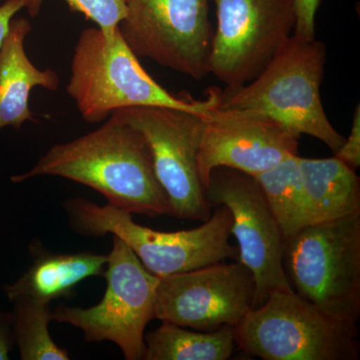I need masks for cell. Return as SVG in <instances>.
Listing matches in <instances>:
<instances>
[{"mask_svg":"<svg viewBox=\"0 0 360 360\" xmlns=\"http://www.w3.org/2000/svg\"><path fill=\"white\" fill-rule=\"evenodd\" d=\"M44 175L89 186L103 194L108 205L131 214L172 215L148 141L120 110L94 131L52 146L32 169L11 179L20 184Z\"/></svg>","mask_w":360,"mask_h":360,"instance_id":"cell-1","label":"cell"},{"mask_svg":"<svg viewBox=\"0 0 360 360\" xmlns=\"http://www.w3.org/2000/svg\"><path fill=\"white\" fill-rule=\"evenodd\" d=\"M220 90L212 87L205 99L189 94L174 96L144 70L118 28L115 42L108 45L98 27L80 33L66 87L89 123L103 122L115 111L129 108H169L205 115L219 106Z\"/></svg>","mask_w":360,"mask_h":360,"instance_id":"cell-2","label":"cell"},{"mask_svg":"<svg viewBox=\"0 0 360 360\" xmlns=\"http://www.w3.org/2000/svg\"><path fill=\"white\" fill-rule=\"evenodd\" d=\"M326 56L323 42L292 34L255 79L220 90L219 108L262 113L298 139H319L335 155L345 137L329 122L321 101Z\"/></svg>","mask_w":360,"mask_h":360,"instance_id":"cell-3","label":"cell"},{"mask_svg":"<svg viewBox=\"0 0 360 360\" xmlns=\"http://www.w3.org/2000/svg\"><path fill=\"white\" fill-rule=\"evenodd\" d=\"M68 224L75 233L87 238L117 236L129 246L148 271L158 277L191 271L238 258L231 245L232 215L224 205L200 226L188 231L165 232L142 226L131 213L110 205L101 206L82 198L63 203Z\"/></svg>","mask_w":360,"mask_h":360,"instance_id":"cell-4","label":"cell"},{"mask_svg":"<svg viewBox=\"0 0 360 360\" xmlns=\"http://www.w3.org/2000/svg\"><path fill=\"white\" fill-rule=\"evenodd\" d=\"M236 345L264 360H357V323L338 319L295 291H274L234 328Z\"/></svg>","mask_w":360,"mask_h":360,"instance_id":"cell-5","label":"cell"},{"mask_svg":"<svg viewBox=\"0 0 360 360\" xmlns=\"http://www.w3.org/2000/svg\"><path fill=\"white\" fill-rule=\"evenodd\" d=\"M286 277L296 295L338 319L360 317V210L309 224L286 239Z\"/></svg>","mask_w":360,"mask_h":360,"instance_id":"cell-6","label":"cell"},{"mask_svg":"<svg viewBox=\"0 0 360 360\" xmlns=\"http://www.w3.org/2000/svg\"><path fill=\"white\" fill-rule=\"evenodd\" d=\"M103 276L106 290L101 302L87 309L59 304L52 311V321L82 329L89 342L115 343L127 360L143 359L144 333L155 319L160 277L148 271L129 246L115 236Z\"/></svg>","mask_w":360,"mask_h":360,"instance_id":"cell-7","label":"cell"},{"mask_svg":"<svg viewBox=\"0 0 360 360\" xmlns=\"http://www.w3.org/2000/svg\"><path fill=\"white\" fill-rule=\"evenodd\" d=\"M118 30L137 58L194 80L210 73V0H129Z\"/></svg>","mask_w":360,"mask_h":360,"instance_id":"cell-8","label":"cell"},{"mask_svg":"<svg viewBox=\"0 0 360 360\" xmlns=\"http://www.w3.org/2000/svg\"><path fill=\"white\" fill-rule=\"evenodd\" d=\"M210 73L236 89L255 79L293 34L295 0H213Z\"/></svg>","mask_w":360,"mask_h":360,"instance_id":"cell-9","label":"cell"},{"mask_svg":"<svg viewBox=\"0 0 360 360\" xmlns=\"http://www.w3.org/2000/svg\"><path fill=\"white\" fill-rule=\"evenodd\" d=\"M205 191L212 207L224 205L231 213L238 260L255 277L253 309L274 291H293L283 267L285 239L257 179L238 170L217 167L210 174Z\"/></svg>","mask_w":360,"mask_h":360,"instance_id":"cell-10","label":"cell"},{"mask_svg":"<svg viewBox=\"0 0 360 360\" xmlns=\"http://www.w3.org/2000/svg\"><path fill=\"white\" fill-rule=\"evenodd\" d=\"M118 110L148 141L156 177L167 195L172 217L203 222L210 219L212 206L206 200L198 168L207 113L169 108Z\"/></svg>","mask_w":360,"mask_h":360,"instance_id":"cell-11","label":"cell"},{"mask_svg":"<svg viewBox=\"0 0 360 360\" xmlns=\"http://www.w3.org/2000/svg\"><path fill=\"white\" fill-rule=\"evenodd\" d=\"M255 281L243 262L215 264L160 277L155 319L194 330L236 328L253 309Z\"/></svg>","mask_w":360,"mask_h":360,"instance_id":"cell-12","label":"cell"},{"mask_svg":"<svg viewBox=\"0 0 360 360\" xmlns=\"http://www.w3.org/2000/svg\"><path fill=\"white\" fill-rule=\"evenodd\" d=\"M300 139L269 116L257 111L224 110L219 106L205 116L198 168L203 186L217 167L251 176L298 155Z\"/></svg>","mask_w":360,"mask_h":360,"instance_id":"cell-13","label":"cell"},{"mask_svg":"<svg viewBox=\"0 0 360 360\" xmlns=\"http://www.w3.org/2000/svg\"><path fill=\"white\" fill-rule=\"evenodd\" d=\"M32 264L13 284L4 288L11 302L20 298L51 304L73 295L75 288L89 277L103 276L108 255L89 251L59 253L34 240L30 246Z\"/></svg>","mask_w":360,"mask_h":360,"instance_id":"cell-14","label":"cell"},{"mask_svg":"<svg viewBox=\"0 0 360 360\" xmlns=\"http://www.w3.org/2000/svg\"><path fill=\"white\" fill-rule=\"evenodd\" d=\"M30 32V21L13 18L0 51V129L20 130L28 120L37 122L28 103L30 91L35 86L54 91L59 85L56 71L39 70L26 56L25 40Z\"/></svg>","mask_w":360,"mask_h":360,"instance_id":"cell-15","label":"cell"},{"mask_svg":"<svg viewBox=\"0 0 360 360\" xmlns=\"http://www.w3.org/2000/svg\"><path fill=\"white\" fill-rule=\"evenodd\" d=\"M307 225L347 217L360 210V180L355 169L333 156L298 155Z\"/></svg>","mask_w":360,"mask_h":360,"instance_id":"cell-16","label":"cell"},{"mask_svg":"<svg viewBox=\"0 0 360 360\" xmlns=\"http://www.w3.org/2000/svg\"><path fill=\"white\" fill-rule=\"evenodd\" d=\"M144 342L146 360H226L236 347L233 326L193 331L165 321L144 335Z\"/></svg>","mask_w":360,"mask_h":360,"instance_id":"cell-17","label":"cell"},{"mask_svg":"<svg viewBox=\"0 0 360 360\" xmlns=\"http://www.w3.org/2000/svg\"><path fill=\"white\" fill-rule=\"evenodd\" d=\"M253 177L259 184L285 240L307 226V207L298 155L290 156Z\"/></svg>","mask_w":360,"mask_h":360,"instance_id":"cell-18","label":"cell"},{"mask_svg":"<svg viewBox=\"0 0 360 360\" xmlns=\"http://www.w3.org/2000/svg\"><path fill=\"white\" fill-rule=\"evenodd\" d=\"M14 341L22 360H68L65 348L58 347L49 333L52 310L49 304L27 298L14 300Z\"/></svg>","mask_w":360,"mask_h":360,"instance_id":"cell-19","label":"cell"},{"mask_svg":"<svg viewBox=\"0 0 360 360\" xmlns=\"http://www.w3.org/2000/svg\"><path fill=\"white\" fill-rule=\"evenodd\" d=\"M44 0H23L32 18H37ZM71 11L84 14L85 18L96 23L103 32L108 45L115 42L116 30L127 15L129 0H65Z\"/></svg>","mask_w":360,"mask_h":360,"instance_id":"cell-20","label":"cell"},{"mask_svg":"<svg viewBox=\"0 0 360 360\" xmlns=\"http://www.w3.org/2000/svg\"><path fill=\"white\" fill-rule=\"evenodd\" d=\"M321 0H295V26L293 34L302 39H316L315 20Z\"/></svg>","mask_w":360,"mask_h":360,"instance_id":"cell-21","label":"cell"},{"mask_svg":"<svg viewBox=\"0 0 360 360\" xmlns=\"http://www.w3.org/2000/svg\"><path fill=\"white\" fill-rule=\"evenodd\" d=\"M335 156L356 170L360 165V108L357 104L352 120V130L345 143Z\"/></svg>","mask_w":360,"mask_h":360,"instance_id":"cell-22","label":"cell"},{"mask_svg":"<svg viewBox=\"0 0 360 360\" xmlns=\"http://www.w3.org/2000/svg\"><path fill=\"white\" fill-rule=\"evenodd\" d=\"M14 343L13 314L0 311V360L9 359Z\"/></svg>","mask_w":360,"mask_h":360,"instance_id":"cell-23","label":"cell"},{"mask_svg":"<svg viewBox=\"0 0 360 360\" xmlns=\"http://www.w3.org/2000/svg\"><path fill=\"white\" fill-rule=\"evenodd\" d=\"M21 8H23V0H6L0 6V51L9 32L11 20Z\"/></svg>","mask_w":360,"mask_h":360,"instance_id":"cell-24","label":"cell"}]
</instances>
